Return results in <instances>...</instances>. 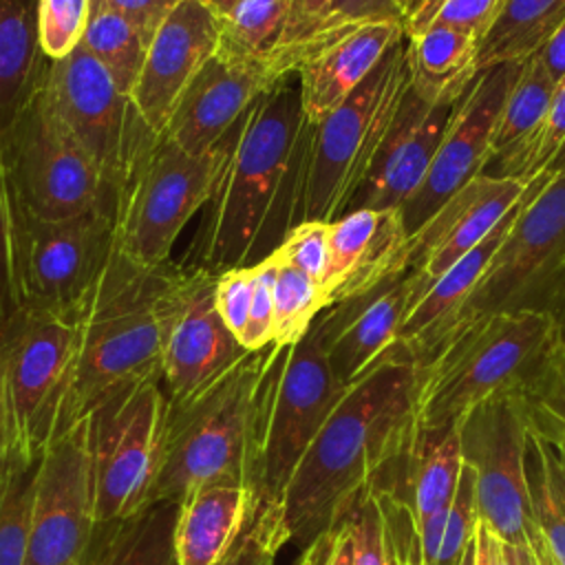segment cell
I'll return each instance as SVG.
<instances>
[{
	"mask_svg": "<svg viewBox=\"0 0 565 565\" xmlns=\"http://www.w3.org/2000/svg\"><path fill=\"white\" fill-rule=\"evenodd\" d=\"M413 298L411 269L375 289L340 300L316 318V329L329 366L349 386L395 344L399 324Z\"/></svg>",
	"mask_w": 565,
	"mask_h": 565,
	"instance_id": "603a6c76",
	"label": "cell"
},
{
	"mask_svg": "<svg viewBox=\"0 0 565 565\" xmlns=\"http://www.w3.org/2000/svg\"><path fill=\"white\" fill-rule=\"evenodd\" d=\"M0 141L18 207L26 214L68 218L108 212L115 216V194L57 119L44 86Z\"/></svg>",
	"mask_w": 565,
	"mask_h": 565,
	"instance_id": "8fae6325",
	"label": "cell"
},
{
	"mask_svg": "<svg viewBox=\"0 0 565 565\" xmlns=\"http://www.w3.org/2000/svg\"><path fill=\"white\" fill-rule=\"evenodd\" d=\"M106 2L119 13H124L128 20H132L150 40L154 29L161 24V20L183 0H106Z\"/></svg>",
	"mask_w": 565,
	"mask_h": 565,
	"instance_id": "db71d44e",
	"label": "cell"
},
{
	"mask_svg": "<svg viewBox=\"0 0 565 565\" xmlns=\"http://www.w3.org/2000/svg\"><path fill=\"white\" fill-rule=\"evenodd\" d=\"M38 463L0 455V565H24Z\"/></svg>",
	"mask_w": 565,
	"mask_h": 565,
	"instance_id": "d590c367",
	"label": "cell"
},
{
	"mask_svg": "<svg viewBox=\"0 0 565 565\" xmlns=\"http://www.w3.org/2000/svg\"><path fill=\"white\" fill-rule=\"evenodd\" d=\"M15 221L18 201L0 141V324L22 307L15 274Z\"/></svg>",
	"mask_w": 565,
	"mask_h": 565,
	"instance_id": "ee69618b",
	"label": "cell"
},
{
	"mask_svg": "<svg viewBox=\"0 0 565 565\" xmlns=\"http://www.w3.org/2000/svg\"><path fill=\"white\" fill-rule=\"evenodd\" d=\"M503 4L505 0H424L422 7L404 20V33L428 24H441L463 31L481 42L501 15Z\"/></svg>",
	"mask_w": 565,
	"mask_h": 565,
	"instance_id": "ab89813d",
	"label": "cell"
},
{
	"mask_svg": "<svg viewBox=\"0 0 565 565\" xmlns=\"http://www.w3.org/2000/svg\"><path fill=\"white\" fill-rule=\"evenodd\" d=\"M455 106H428L408 86L382 150L347 212L399 210L424 181Z\"/></svg>",
	"mask_w": 565,
	"mask_h": 565,
	"instance_id": "cb8c5ba5",
	"label": "cell"
},
{
	"mask_svg": "<svg viewBox=\"0 0 565 565\" xmlns=\"http://www.w3.org/2000/svg\"><path fill=\"white\" fill-rule=\"evenodd\" d=\"M260 501V492L241 481H214L194 488L179 505L177 565H218L249 525Z\"/></svg>",
	"mask_w": 565,
	"mask_h": 565,
	"instance_id": "83f0119b",
	"label": "cell"
},
{
	"mask_svg": "<svg viewBox=\"0 0 565 565\" xmlns=\"http://www.w3.org/2000/svg\"><path fill=\"white\" fill-rule=\"evenodd\" d=\"M289 347L271 342L249 351L199 399L168 408L161 463L148 503H181L194 488L214 481L249 483L263 497L267 422Z\"/></svg>",
	"mask_w": 565,
	"mask_h": 565,
	"instance_id": "3957f363",
	"label": "cell"
},
{
	"mask_svg": "<svg viewBox=\"0 0 565 565\" xmlns=\"http://www.w3.org/2000/svg\"><path fill=\"white\" fill-rule=\"evenodd\" d=\"M179 501H154L128 519L97 523L82 565H177Z\"/></svg>",
	"mask_w": 565,
	"mask_h": 565,
	"instance_id": "4dcf8cb0",
	"label": "cell"
},
{
	"mask_svg": "<svg viewBox=\"0 0 565 565\" xmlns=\"http://www.w3.org/2000/svg\"><path fill=\"white\" fill-rule=\"evenodd\" d=\"M561 331L541 311H501L455 331L417 366L415 424L444 428L486 399L523 393Z\"/></svg>",
	"mask_w": 565,
	"mask_h": 565,
	"instance_id": "5b68a950",
	"label": "cell"
},
{
	"mask_svg": "<svg viewBox=\"0 0 565 565\" xmlns=\"http://www.w3.org/2000/svg\"><path fill=\"white\" fill-rule=\"evenodd\" d=\"M375 20H399L395 0H333L331 7L327 9L324 18L311 33V38L291 55V60H289L291 73L298 71V66L302 64V60L309 53L324 46L327 42L338 38L342 31H347L355 24L375 22Z\"/></svg>",
	"mask_w": 565,
	"mask_h": 565,
	"instance_id": "7bdbcfd3",
	"label": "cell"
},
{
	"mask_svg": "<svg viewBox=\"0 0 565 565\" xmlns=\"http://www.w3.org/2000/svg\"><path fill=\"white\" fill-rule=\"evenodd\" d=\"M331 2L333 0H289L282 35L276 49L267 55V64L276 77L294 75L289 68L291 55L311 38Z\"/></svg>",
	"mask_w": 565,
	"mask_h": 565,
	"instance_id": "bcb514c9",
	"label": "cell"
},
{
	"mask_svg": "<svg viewBox=\"0 0 565 565\" xmlns=\"http://www.w3.org/2000/svg\"><path fill=\"white\" fill-rule=\"evenodd\" d=\"M97 527L88 417L44 448L29 516L24 565H82Z\"/></svg>",
	"mask_w": 565,
	"mask_h": 565,
	"instance_id": "2e32d148",
	"label": "cell"
},
{
	"mask_svg": "<svg viewBox=\"0 0 565 565\" xmlns=\"http://www.w3.org/2000/svg\"><path fill=\"white\" fill-rule=\"evenodd\" d=\"M274 256L322 282L329 263V223L327 221H302L285 236L282 245Z\"/></svg>",
	"mask_w": 565,
	"mask_h": 565,
	"instance_id": "f6af8a7d",
	"label": "cell"
},
{
	"mask_svg": "<svg viewBox=\"0 0 565 565\" xmlns=\"http://www.w3.org/2000/svg\"><path fill=\"white\" fill-rule=\"evenodd\" d=\"M265 57H245L221 46L203 64L179 99L163 132L190 154L212 150L276 82Z\"/></svg>",
	"mask_w": 565,
	"mask_h": 565,
	"instance_id": "ffe728a7",
	"label": "cell"
},
{
	"mask_svg": "<svg viewBox=\"0 0 565 565\" xmlns=\"http://www.w3.org/2000/svg\"><path fill=\"white\" fill-rule=\"evenodd\" d=\"M278 263L274 256L254 265V285L247 324L241 338L245 351H260L274 342V280Z\"/></svg>",
	"mask_w": 565,
	"mask_h": 565,
	"instance_id": "7dc6e473",
	"label": "cell"
},
{
	"mask_svg": "<svg viewBox=\"0 0 565 565\" xmlns=\"http://www.w3.org/2000/svg\"><path fill=\"white\" fill-rule=\"evenodd\" d=\"M547 170H552V172H561V170H565V146L558 150V154L554 157V161L547 166Z\"/></svg>",
	"mask_w": 565,
	"mask_h": 565,
	"instance_id": "e7e4bbea",
	"label": "cell"
},
{
	"mask_svg": "<svg viewBox=\"0 0 565 565\" xmlns=\"http://www.w3.org/2000/svg\"><path fill=\"white\" fill-rule=\"evenodd\" d=\"M461 466L459 422L444 428H422L413 419L369 490L399 503L411 514L413 525H419L435 512L450 508Z\"/></svg>",
	"mask_w": 565,
	"mask_h": 565,
	"instance_id": "d4e9b609",
	"label": "cell"
},
{
	"mask_svg": "<svg viewBox=\"0 0 565 565\" xmlns=\"http://www.w3.org/2000/svg\"><path fill=\"white\" fill-rule=\"evenodd\" d=\"M565 146V84L558 86L543 121L516 146L501 152L486 168L494 177L532 179L547 170L558 150Z\"/></svg>",
	"mask_w": 565,
	"mask_h": 565,
	"instance_id": "74e56055",
	"label": "cell"
},
{
	"mask_svg": "<svg viewBox=\"0 0 565 565\" xmlns=\"http://www.w3.org/2000/svg\"><path fill=\"white\" fill-rule=\"evenodd\" d=\"M532 179L481 172L459 188L411 236L413 298L408 309L435 280L475 249L508 216V212L527 194Z\"/></svg>",
	"mask_w": 565,
	"mask_h": 565,
	"instance_id": "d6986e66",
	"label": "cell"
},
{
	"mask_svg": "<svg viewBox=\"0 0 565 565\" xmlns=\"http://www.w3.org/2000/svg\"><path fill=\"white\" fill-rule=\"evenodd\" d=\"M519 565H539V561L530 547H519Z\"/></svg>",
	"mask_w": 565,
	"mask_h": 565,
	"instance_id": "be15d7a7",
	"label": "cell"
},
{
	"mask_svg": "<svg viewBox=\"0 0 565 565\" xmlns=\"http://www.w3.org/2000/svg\"><path fill=\"white\" fill-rule=\"evenodd\" d=\"M422 2H424V0H395L402 24H404V20H406V18H411V15L422 7Z\"/></svg>",
	"mask_w": 565,
	"mask_h": 565,
	"instance_id": "6125c7cd",
	"label": "cell"
},
{
	"mask_svg": "<svg viewBox=\"0 0 565 565\" xmlns=\"http://www.w3.org/2000/svg\"><path fill=\"white\" fill-rule=\"evenodd\" d=\"M536 177L532 179L527 194L508 212V216L475 249H470L439 280H435L428 287V291L406 311V316L399 324L395 344L388 349L393 355L419 366L439 349V344L446 340L459 309L466 305V300L470 298L479 278L483 276L492 254L497 252V247L501 245V241L505 238L510 227L514 225L519 212L523 210L525 201L530 199Z\"/></svg>",
	"mask_w": 565,
	"mask_h": 565,
	"instance_id": "4316f807",
	"label": "cell"
},
{
	"mask_svg": "<svg viewBox=\"0 0 565 565\" xmlns=\"http://www.w3.org/2000/svg\"><path fill=\"white\" fill-rule=\"evenodd\" d=\"M203 4H207L221 20L241 2V0H201Z\"/></svg>",
	"mask_w": 565,
	"mask_h": 565,
	"instance_id": "94428289",
	"label": "cell"
},
{
	"mask_svg": "<svg viewBox=\"0 0 565 565\" xmlns=\"http://www.w3.org/2000/svg\"><path fill=\"white\" fill-rule=\"evenodd\" d=\"M216 276L181 263L168 267L159 294V322L161 377L172 408L199 399L249 353L216 309Z\"/></svg>",
	"mask_w": 565,
	"mask_h": 565,
	"instance_id": "4fadbf2b",
	"label": "cell"
},
{
	"mask_svg": "<svg viewBox=\"0 0 565 565\" xmlns=\"http://www.w3.org/2000/svg\"><path fill=\"white\" fill-rule=\"evenodd\" d=\"M417 366L386 351L347 386L280 497L289 541L311 543L342 523L415 415Z\"/></svg>",
	"mask_w": 565,
	"mask_h": 565,
	"instance_id": "7a4b0ae2",
	"label": "cell"
},
{
	"mask_svg": "<svg viewBox=\"0 0 565 565\" xmlns=\"http://www.w3.org/2000/svg\"><path fill=\"white\" fill-rule=\"evenodd\" d=\"M556 90L558 82L547 71L541 55L534 53L527 57L501 106L492 137L494 157L516 146L543 121Z\"/></svg>",
	"mask_w": 565,
	"mask_h": 565,
	"instance_id": "e575fe53",
	"label": "cell"
},
{
	"mask_svg": "<svg viewBox=\"0 0 565 565\" xmlns=\"http://www.w3.org/2000/svg\"><path fill=\"white\" fill-rule=\"evenodd\" d=\"M347 521L351 527L353 565H386L384 516L380 499L373 490L364 492Z\"/></svg>",
	"mask_w": 565,
	"mask_h": 565,
	"instance_id": "c3c4849f",
	"label": "cell"
},
{
	"mask_svg": "<svg viewBox=\"0 0 565 565\" xmlns=\"http://www.w3.org/2000/svg\"><path fill=\"white\" fill-rule=\"evenodd\" d=\"M252 285H254V265L223 269L216 276V287H214L216 309L225 327L236 335L238 342L243 338L247 316H249Z\"/></svg>",
	"mask_w": 565,
	"mask_h": 565,
	"instance_id": "681fc988",
	"label": "cell"
},
{
	"mask_svg": "<svg viewBox=\"0 0 565 565\" xmlns=\"http://www.w3.org/2000/svg\"><path fill=\"white\" fill-rule=\"evenodd\" d=\"M565 20V0H505L501 15L479 44V68L525 62L543 49Z\"/></svg>",
	"mask_w": 565,
	"mask_h": 565,
	"instance_id": "1f68e13d",
	"label": "cell"
},
{
	"mask_svg": "<svg viewBox=\"0 0 565 565\" xmlns=\"http://www.w3.org/2000/svg\"><path fill=\"white\" fill-rule=\"evenodd\" d=\"M377 499L384 516L386 565H419L417 536H415L411 514L399 503H395L384 494H377Z\"/></svg>",
	"mask_w": 565,
	"mask_h": 565,
	"instance_id": "816d5d0a",
	"label": "cell"
},
{
	"mask_svg": "<svg viewBox=\"0 0 565 565\" xmlns=\"http://www.w3.org/2000/svg\"><path fill=\"white\" fill-rule=\"evenodd\" d=\"M344 532V521L338 523L335 527L318 534L311 543H307L296 561V565H331L338 543Z\"/></svg>",
	"mask_w": 565,
	"mask_h": 565,
	"instance_id": "9f6ffc18",
	"label": "cell"
},
{
	"mask_svg": "<svg viewBox=\"0 0 565 565\" xmlns=\"http://www.w3.org/2000/svg\"><path fill=\"white\" fill-rule=\"evenodd\" d=\"M525 413H527V424L532 430H536L543 441L550 446L563 477H565V417L536 404V402H530L525 395Z\"/></svg>",
	"mask_w": 565,
	"mask_h": 565,
	"instance_id": "f5cc1de1",
	"label": "cell"
},
{
	"mask_svg": "<svg viewBox=\"0 0 565 565\" xmlns=\"http://www.w3.org/2000/svg\"><path fill=\"white\" fill-rule=\"evenodd\" d=\"M413 247L399 210H351L329 223L322 276L327 307L362 296L411 269Z\"/></svg>",
	"mask_w": 565,
	"mask_h": 565,
	"instance_id": "7402d4cb",
	"label": "cell"
},
{
	"mask_svg": "<svg viewBox=\"0 0 565 565\" xmlns=\"http://www.w3.org/2000/svg\"><path fill=\"white\" fill-rule=\"evenodd\" d=\"M411 90L428 106L457 104L479 75V40L441 24L404 33Z\"/></svg>",
	"mask_w": 565,
	"mask_h": 565,
	"instance_id": "f1b7e54d",
	"label": "cell"
},
{
	"mask_svg": "<svg viewBox=\"0 0 565 565\" xmlns=\"http://www.w3.org/2000/svg\"><path fill=\"white\" fill-rule=\"evenodd\" d=\"M115 243V216L108 212L38 218L18 207L20 305L73 316L108 263Z\"/></svg>",
	"mask_w": 565,
	"mask_h": 565,
	"instance_id": "5bb4252c",
	"label": "cell"
},
{
	"mask_svg": "<svg viewBox=\"0 0 565 565\" xmlns=\"http://www.w3.org/2000/svg\"><path fill=\"white\" fill-rule=\"evenodd\" d=\"M9 452L7 446H4V437H2V395H0V455Z\"/></svg>",
	"mask_w": 565,
	"mask_h": 565,
	"instance_id": "03108f58",
	"label": "cell"
},
{
	"mask_svg": "<svg viewBox=\"0 0 565 565\" xmlns=\"http://www.w3.org/2000/svg\"><path fill=\"white\" fill-rule=\"evenodd\" d=\"M461 457L475 475L479 521L503 543L527 547L532 527L525 452L527 413L523 393L481 402L459 419Z\"/></svg>",
	"mask_w": 565,
	"mask_h": 565,
	"instance_id": "9a60e30c",
	"label": "cell"
},
{
	"mask_svg": "<svg viewBox=\"0 0 565 565\" xmlns=\"http://www.w3.org/2000/svg\"><path fill=\"white\" fill-rule=\"evenodd\" d=\"M221 42V18L201 0L179 2L154 29L132 104L143 121L163 135L190 82Z\"/></svg>",
	"mask_w": 565,
	"mask_h": 565,
	"instance_id": "44dd1931",
	"label": "cell"
},
{
	"mask_svg": "<svg viewBox=\"0 0 565 565\" xmlns=\"http://www.w3.org/2000/svg\"><path fill=\"white\" fill-rule=\"evenodd\" d=\"M75 342L73 316L20 307L0 324L2 437L24 461L40 459L60 430Z\"/></svg>",
	"mask_w": 565,
	"mask_h": 565,
	"instance_id": "ba28073f",
	"label": "cell"
},
{
	"mask_svg": "<svg viewBox=\"0 0 565 565\" xmlns=\"http://www.w3.org/2000/svg\"><path fill=\"white\" fill-rule=\"evenodd\" d=\"M501 311L552 313L565 327V170H545L536 177L530 199L446 340L466 324Z\"/></svg>",
	"mask_w": 565,
	"mask_h": 565,
	"instance_id": "52a82bcc",
	"label": "cell"
},
{
	"mask_svg": "<svg viewBox=\"0 0 565 565\" xmlns=\"http://www.w3.org/2000/svg\"><path fill=\"white\" fill-rule=\"evenodd\" d=\"M148 44V35L132 20L113 9L106 0H93L79 46L110 73L126 95H132Z\"/></svg>",
	"mask_w": 565,
	"mask_h": 565,
	"instance_id": "d6a6232c",
	"label": "cell"
},
{
	"mask_svg": "<svg viewBox=\"0 0 565 565\" xmlns=\"http://www.w3.org/2000/svg\"><path fill=\"white\" fill-rule=\"evenodd\" d=\"M227 148V135L203 154H190L163 135L154 137L119 192L117 249L141 267L168 263L185 223L210 201Z\"/></svg>",
	"mask_w": 565,
	"mask_h": 565,
	"instance_id": "9c48e42d",
	"label": "cell"
},
{
	"mask_svg": "<svg viewBox=\"0 0 565 565\" xmlns=\"http://www.w3.org/2000/svg\"><path fill=\"white\" fill-rule=\"evenodd\" d=\"M411 86L404 38L373 73L313 128L302 221H335L371 172ZM300 221V223H302Z\"/></svg>",
	"mask_w": 565,
	"mask_h": 565,
	"instance_id": "8992f818",
	"label": "cell"
},
{
	"mask_svg": "<svg viewBox=\"0 0 565 565\" xmlns=\"http://www.w3.org/2000/svg\"><path fill=\"white\" fill-rule=\"evenodd\" d=\"M344 384L333 375L316 324L289 347L267 422L263 455V501L280 503L305 450L340 402Z\"/></svg>",
	"mask_w": 565,
	"mask_h": 565,
	"instance_id": "e0dca14e",
	"label": "cell"
},
{
	"mask_svg": "<svg viewBox=\"0 0 565 565\" xmlns=\"http://www.w3.org/2000/svg\"><path fill=\"white\" fill-rule=\"evenodd\" d=\"M539 55L545 62V66L552 73V77L558 82V86L565 84V20L547 38V42L543 44Z\"/></svg>",
	"mask_w": 565,
	"mask_h": 565,
	"instance_id": "6f0895ef",
	"label": "cell"
},
{
	"mask_svg": "<svg viewBox=\"0 0 565 565\" xmlns=\"http://www.w3.org/2000/svg\"><path fill=\"white\" fill-rule=\"evenodd\" d=\"M93 0H38V38L42 53L55 62L73 53L88 24Z\"/></svg>",
	"mask_w": 565,
	"mask_h": 565,
	"instance_id": "60d3db41",
	"label": "cell"
},
{
	"mask_svg": "<svg viewBox=\"0 0 565 565\" xmlns=\"http://www.w3.org/2000/svg\"><path fill=\"white\" fill-rule=\"evenodd\" d=\"M168 267L170 260L141 267L115 243L108 263L73 313L75 360L57 435L88 417L115 391L161 375L159 294Z\"/></svg>",
	"mask_w": 565,
	"mask_h": 565,
	"instance_id": "277c9868",
	"label": "cell"
},
{
	"mask_svg": "<svg viewBox=\"0 0 565 565\" xmlns=\"http://www.w3.org/2000/svg\"><path fill=\"white\" fill-rule=\"evenodd\" d=\"M49 64L38 38V0H0V137L44 86Z\"/></svg>",
	"mask_w": 565,
	"mask_h": 565,
	"instance_id": "f546056e",
	"label": "cell"
},
{
	"mask_svg": "<svg viewBox=\"0 0 565 565\" xmlns=\"http://www.w3.org/2000/svg\"><path fill=\"white\" fill-rule=\"evenodd\" d=\"M331 565H353L351 527H349V521H347V519H344V532H342V539H340V543H338V550H335V556H333Z\"/></svg>",
	"mask_w": 565,
	"mask_h": 565,
	"instance_id": "91938a15",
	"label": "cell"
},
{
	"mask_svg": "<svg viewBox=\"0 0 565 565\" xmlns=\"http://www.w3.org/2000/svg\"><path fill=\"white\" fill-rule=\"evenodd\" d=\"M527 547L532 550V554L536 556L539 565H558V561L554 558V554L550 552L545 539L539 534V530L532 525L527 532Z\"/></svg>",
	"mask_w": 565,
	"mask_h": 565,
	"instance_id": "680465c9",
	"label": "cell"
},
{
	"mask_svg": "<svg viewBox=\"0 0 565 565\" xmlns=\"http://www.w3.org/2000/svg\"><path fill=\"white\" fill-rule=\"evenodd\" d=\"M475 565H519V547L503 543L481 521H477Z\"/></svg>",
	"mask_w": 565,
	"mask_h": 565,
	"instance_id": "11a10c76",
	"label": "cell"
},
{
	"mask_svg": "<svg viewBox=\"0 0 565 565\" xmlns=\"http://www.w3.org/2000/svg\"><path fill=\"white\" fill-rule=\"evenodd\" d=\"M285 543H289V534L280 503L260 501L249 525L218 565H276Z\"/></svg>",
	"mask_w": 565,
	"mask_h": 565,
	"instance_id": "b9f144b4",
	"label": "cell"
},
{
	"mask_svg": "<svg viewBox=\"0 0 565 565\" xmlns=\"http://www.w3.org/2000/svg\"><path fill=\"white\" fill-rule=\"evenodd\" d=\"M313 128L291 75L247 108L227 132L225 166L181 265L218 274L258 265L282 245L302 221Z\"/></svg>",
	"mask_w": 565,
	"mask_h": 565,
	"instance_id": "6da1fadb",
	"label": "cell"
},
{
	"mask_svg": "<svg viewBox=\"0 0 565 565\" xmlns=\"http://www.w3.org/2000/svg\"><path fill=\"white\" fill-rule=\"evenodd\" d=\"M289 0H241L221 20V46L245 57H265L276 49Z\"/></svg>",
	"mask_w": 565,
	"mask_h": 565,
	"instance_id": "f35d334b",
	"label": "cell"
},
{
	"mask_svg": "<svg viewBox=\"0 0 565 565\" xmlns=\"http://www.w3.org/2000/svg\"><path fill=\"white\" fill-rule=\"evenodd\" d=\"M525 479L532 525L545 539L550 552L565 565V477L543 437L527 424Z\"/></svg>",
	"mask_w": 565,
	"mask_h": 565,
	"instance_id": "836d02e7",
	"label": "cell"
},
{
	"mask_svg": "<svg viewBox=\"0 0 565 565\" xmlns=\"http://www.w3.org/2000/svg\"><path fill=\"white\" fill-rule=\"evenodd\" d=\"M168 395L161 375L128 384L88 415L97 523L148 505L163 450Z\"/></svg>",
	"mask_w": 565,
	"mask_h": 565,
	"instance_id": "30bf717a",
	"label": "cell"
},
{
	"mask_svg": "<svg viewBox=\"0 0 565 565\" xmlns=\"http://www.w3.org/2000/svg\"><path fill=\"white\" fill-rule=\"evenodd\" d=\"M274 256V254H271ZM276 258V256H274ZM274 280V344H296L327 309L322 285L276 258Z\"/></svg>",
	"mask_w": 565,
	"mask_h": 565,
	"instance_id": "8d00e7d4",
	"label": "cell"
},
{
	"mask_svg": "<svg viewBox=\"0 0 565 565\" xmlns=\"http://www.w3.org/2000/svg\"><path fill=\"white\" fill-rule=\"evenodd\" d=\"M521 66L523 62H508L479 71L472 86L457 102L424 181L399 207L408 236H413L459 188L490 166L494 157V126Z\"/></svg>",
	"mask_w": 565,
	"mask_h": 565,
	"instance_id": "ac0fdd59",
	"label": "cell"
},
{
	"mask_svg": "<svg viewBox=\"0 0 565 565\" xmlns=\"http://www.w3.org/2000/svg\"><path fill=\"white\" fill-rule=\"evenodd\" d=\"M523 395L565 417V327L545 360L541 362L536 375L525 386Z\"/></svg>",
	"mask_w": 565,
	"mask_h": 565,
	"instance_id": "f907efd6",
	"label": "cell"
},
{
	"mask_svg": "<svg viewBox=\"0 0 565 565\" xmlns=\"http://www.w3.org/2000/svg\"><path fill=\"white\" fill-rule=\"evenodd\" d=\"M402 38L399 20H375L355 24L309 53L296 71L307 119L318 124L338 108Z\"/></svg>",
	"mask_w": 565,
	"mask_h": 565,
	"instance_id": "484cf974",
	"label": "cell"
},
{
	"mask_svg": "<svg viewBox=\"0 0 565 565\" xmlns=\"http://www.w3.org/2000/svg\"><path fill=\"white\" fill-rule=\"evenodd\" d=\"M44 90L66 132L119 199L137 159L159 135L143 121L132 97L82 46L49 64Z\"/></svg>",
	"mask_w": 565,
	"mask_h": 565,
	"instance_id": "7c38bea8",
	"label": "cell"
}]
</instances>
